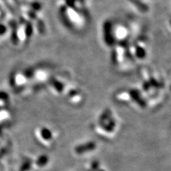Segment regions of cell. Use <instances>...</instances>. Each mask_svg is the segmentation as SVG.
I'll return each instance as SVG.
<instances>
[{"label": "cell", "mask_w": 171, "mask_h": 171, "mask_svg": "<svg viewBox=\"0 0 171 171\" xmlns=\"http://www.w3.org/2000/svg\"><path fill=\"white\" fill-rule=\"evenodd\" d=\"M31 166H32V161L26 160L21 166L19 171H27L30 169Z\"/></svg>", "instance_id": "3"}, {"label": "cell", "mask_w": 171, "mask_h": 171, "mask_svg": "<svg viewBox=\"0 0 171 171\" xmlns=\"http://www.w3.org/2000/svg\"><path fill=\"white\" fill-rule=\"evenodd\" d=\"M41 135H42V138L47 140V141H49V140L52 138V133L47 128H43L41 130Z\"/></svg>", "instance_id": "1"}, {"label": "cell", "mask_w": 171, "mask_h": 171, "mask_svg": "<svg viewBox=\"0 0 171 171\" xmlns=\"http://www.w3.org/2000/svg\"><path fill=\"white\" fill-rule=\"evenodd\" d=\"M49 162V158H48L47 155H41L39 158H38V160H37V164L38 166L39 167H44V165H46Z\"/></svg>", "instance_id": "2"}, {"label": "cell", "mask_w": 171, "mask_h": 171, "mask_svg": "<svg viewBox=\"0 0 171 171\" xmlns=\"http://www.w3.org/2000/svg\"><path fill=\"white\" fill-rule=\"evenodd\" d=\"M8 99V95L4 92H0V100Z\"/></svg>", "instance_id": "4"}]
</instances>
